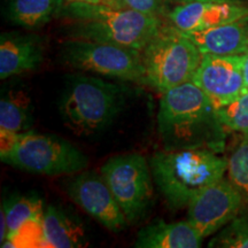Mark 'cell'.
<instances>
[{
	"instance_id": "obj_20",
	"label": "cell",
	"mask_w": 248,
	"mask_h": 248,
	"mask_svg": "<svg viewBox=\"0 0 248 248\" xmlns=\"http://www.w3.org/2000/svg\"><path fill=\"white\" fill-rule=\"evenodd\" d=\"M226 178L248 204V137H244L228 159Z\"/></svg>"
},
{
	"instance_id": "obj_12",
	"label": "cell",
	"mask_w": 248,
	"mask_h": 248,
	"mask_svg": "<svg viewBox=\"0 0 248 248\" xmlns=\"http://www.w3.org/2000/svg\"><path fill=\"white\" fill-rule=\"evenodd\" d=\"M248 15V4L218 0L181 1L166 13L170 24L183 32H195Z\"/></svg>"
},
{
	"instance_id": "obj_17",
	"label": "cell",
	"mask_w": 248,
	"mask_h": 248,
	"mask_svg": "<svg viewBox=\"0 0 248 248\" xmlns=\"http://www.w3.org/2000/svg\"><path fill=\"white\" fill-rule=\"evenodd\" d=\"M32 99L23 86H4L0 98V138L30 131Z\"/></svg>"
},
{
	"instance_id": "obj_9",
	"label": "cell",
	"mask_w": 248,
	"mask_h": 248,
	"mask_svg": "<svg viewBox=\"0 0 248 248\" xmlns=\"http://www.w3.org/2000/svg\"><path fill=\"white\" fill-rule=\"evenodd\" d=\"M62 187L74 203L107 230L116 233L129 225L101 173L83 170L69 175Z\"/></svg>"
},
{
	"instance_id": "obj_7",
	"label": "cell",
	"mask_w": 248,
	"mask_h": 248,
	"mask_svg": "<svg viewBox=\"0 0 248 248\" xmlns=\"http://www.w3.org/2000/svg\"><path fill=\"white\" fill-rule=\"evenodd\" d=\"M60 59L66 66L79 71L145 84L141 51L138 49L69 38L61 45Z\"/></svg>"
},
{
	"instance_id": "obj_16",
	"label": "cell",
	"mask_w": 248,
	"mask_h": 248,
	"mask_svg": "<svg viewBox=\"0 0 248 248\" xmlns=\"http://www.w3.org/2000/svg\"><path fill=\"white\" fill-rule=\"evenodd\" d=\"M204 238L188 219L150 223L137 233L133 246L137 248H198Z\"/></svg>"
},
{
	"instance_id": "obj_13",
	"label": "cell",
	"mask_w": 248,
	"mask_h": 248,
	"mask_svg": "<svg viewBox=\"0 0 248 248\" xmlns=\"http://www.w3.org/2000/svg\"><path fill=\"white\" fill-rule=\"evenodd\" d=\"M45 40L36 33L17 31L0 36V78L2 80L32 71L44 60Z\"/></svg>"
},
{
	"instance_id": "obj_11",
	"label": "cell",
	"mask_w": 248,
	"mask_h": 248,
	"mask_svg": "<svg viewBox=\"0 0 248 248\" xmlns=\"http://www.w3.org/2000/svg\"><path fill=\"white\" fill-rule=\"evenodd\" d=\"M243 55L202 54L192 82L208 95L216 108L230 104L246 91Z\"/></svg>"
},
{
	"instance_id": "obj_5",
	"label": "cell",
	"mask_w": 248,
	"mask_h": 248,
	"mask_svg": "<svg viewBox=\"0 0 248 248\" xmlns=\"http://www.w3.org/2000/svg\"><path fill=\"white\" fill-rule=\"evenodd\" d=\"M0 159L22 171L43 176H69L83 171L88 156L66 139L27 131L0 138Z\"/></svg>"
},
{
	"instance_id": "obj_6",
	"label": "cell",
	"mask_w": 248,
	"mask_h": 248,
	"mask_svg": "<svg viewBox=\"0 0 248 248\" xmlns=\"http://www.w3.org/2000/svg\"><path fill=\"white\" fill-rule=\"evenodd\" d=\"M202 53L175 27L163 26L141 49L145 85L162 93L192 82Z\"/></svg>"
},
{
	"instance_id": "obj_26",
	"label": "cell",
	"mask_w": 248,
	"mask_h": 248,
	"mask_svg": "<svg viewBox=\"0 0 248 248\" xmlns=\"http://www.w3.org/2000/svg\"><path fill=\"white\" fill-rule=\"evenodd\" d=\"M177 2L181 1H191V0H176ZM218 1H232V2H240V4H248V0H218Z\"/></svg>"
},
{
	"instance_id": "obj_15",
	"label": "cell",
	"mask_w": 248,
	"mask_h": 248,
	"mask_svg": "<svg viewBox=\"0 0 248 248\" xmlns=\"http://www.w3.org/2000/svg\"><path fill=\"white\" fill-rule=\"evenodd\" d=\"M43 230L46 247L79 248L90 245L82 219L60 203L45 207Z\"/></svg>"
},
{
	"instance_id": "obj_3",
	"label": "cell",
	"mask_w": 248,
	"mask_h": 248,
	"mask_svg": "<svg viewBox=\"0 0 248 248\" xmlns=\"http://www.w3.org/2000/svg\"><path fill=\"white\" fill-rule=\"evenodd\" d=\"M218 153L208 148L163 150L151 157L154 183L170 209L188 207L201 191L224 177L228 159Z\"/></svg>"
},
{
	"instance_id": "obj_8",
	"label": "cell",
	"mask_w": 248,
	"mask_h": 248,
	"mask_svg": "<svg viewBox=\"0 0 248 248\" xmlns=\"http://www.w3.org/2000/svg\"><path fill=\"white\" fill-rule=\"evenodd\" d=\"M100 173L129 224L140 221L153 200L154 179L150 161L138 153L116 155L102 164Z\"/></svg>"
},
{
	"instance_id": "obj_25",
	"label": "cell",
	"mask_w": 248,
	"mask_h": 248,
	"mask_svg": "<svg viewBox=\"0 0 248 248\" xmlns=\"http://www.w3.org/2000/svg\"><path fill=\"white\" fill-rule=\"evenodd\" d=\"M243 71H244V78L245 84L248 89V52L244 54V64H243Z\"/></svg>"
},
{
	"instance_id": "obj_4",
	"label": "cell",
	"mask_w": 248,
	"mask_h": 248,
	"mask_svg": "<svg viewBox=\"0 0 248 248\" xmlns=\"http://www.w3.org/2000/svg\"><path fill=\"white\" fill-rule=\"evenodd\" d=\"M123 88L100 76L69 75L59 99L62 122L78 137H91L105 131L124 106Z\"/></svg>"
},
{
	"instance_id": "obj_19",
	"label": "cell",
	"mask_w": 248,
	"mask_h": 248,
	"mask_svg": "<svg viewBox=\"0 0 248 248\" xmlns=\"http://www.w3.org/2000/svg\"><path fill=\"white\" fill-rule=\"evenodd\" d=\"M44 210V201L35 192L6 195L2 199L1 212L5 213L7 221V237L13 234L28 221L42 219Z\"/></svg>"
},
{
	"instance_id": "obj_22",
	"label": "cell",
	"mask_w": 248,
	"mask_h": 248,
	"mask_svg": "<svg viewBox=\"0 0 248 248\" xmlns=\"http://www.w3.org/2000/svg\"><path fill=\"white\" fill-rule=\"evenodd\" d=\"M208 247L248 248V214L243 210L209 241Z\"/></svg>"
},
{
	"instance_id": "obj_21",
	"label": "cell",
	"mask_w": 248,
	"mask_h": 248,
	"mask_svg": "<svg viewBox=\"0 0 248 248\" xmlns=\"http://www.w3.org/2000/svg\"><path fill=\"white\" fill-rule=\"evenodd\" d=\"M217 113L226 129L248 137V89L230 104L217 108Z\"/></svg>"
},
{
	"instance_id": "obj_1",
	"label": "cell",
	"mask_w": 248,
	"mask_h": 248,
	"mask_svg": "<svg viewBox=\"0 0 248 248\" xmlns=\"http://www.w3.org/2000/svg\"><path fill=\"white\" fill-rule=\"evenodd\" d=\"M157 131L163 150H224L225 126L208 95L193 82L162 93Z\"/></svg>"
},
{
	"instance_id": "obj_23",
	"label": "cell",
	"mask_w": 248,
	"mask_h": 248,
	"mask_svg": "<svg viewBox=\"0 0 248 248\" xmlns=\"http://www.w3.org/2000/svg\"><path fill=\"white\" fill-rule=\"evenodd\" d=\"M102 4L159 17L166 16L169 9L167 0H104Z\"/></svg>"
},
{
	"instance_id": "obj_2",
	"label": "cell",
	"mask_w": 248,
	"mask_h": 248,
	"mask_svg": "<svg viewBox=\"0 0 248 248\" xmlns=\"http://www.w3.org/2000/svg\"><path fill=\"white\" fill-rule=\"evenodd\" d=\"M58 17L70 21L69 38L93 40L141 51L163 27L161 17L105 4H63Z\"/></svg>"
},
{
	"instance_id": "obj_18",
	"label": "cell",
	"mask_w": 248,
	"mask_h": 248,
	"mask_svg": "<svg viewBox=\"0 0 248 248\" xmlns=\"http://www.w3.org/2000/svg\"><path fill=\"white\" fill-rule=\"evenodd\" d=\"M63 4V0H5L2 14L15 27L37 30L58 17Z\"/></svg>"
},
{
	"instance_id": "obj_10",
	"label": "cell",
	"mask_w": 248,
	"mask_h": 248,
	"mask_svg": "<svg viewBox=\"0 0 248 248\" xmlns=\"http://www.w3.org/2000/svg\"><path fill=\"white\" fill-rule=\"evenodd\" d=\"M245 201L228 178L209 185L188 204L187 219L202 234L212 235L243 210Z\"/></svg>"
},
{
	"instance_id": "obj_24",
	"label": "cell",
	"mask_w": 248,
	"mask_h": 248,
	"mask_svg": "<svg viewBox=\"0 0 248 248\" xmlns=\"http://www.w3.org/2000/svg\"><path fill=\"white\" fill-rule=\"evenodd\" d=\"M64 4H102L104 0H63Z\"/></svg>"
},
{
	"instance_id": "obj_14",
	"label": "cell",
	"mask_w": 248,
	"mask_h": 248,
	"mask_svg": "<svg viewBox=\"0 0 248 248\" xmlns=\"http://www.w3.org/2000/svg\"><path fill=\"white\" fill-rule=\"evenodd\" d=\"M184 33L202 54L243 55L248 52V15L209 29Z\"/></svg>"
}]
</instances>
